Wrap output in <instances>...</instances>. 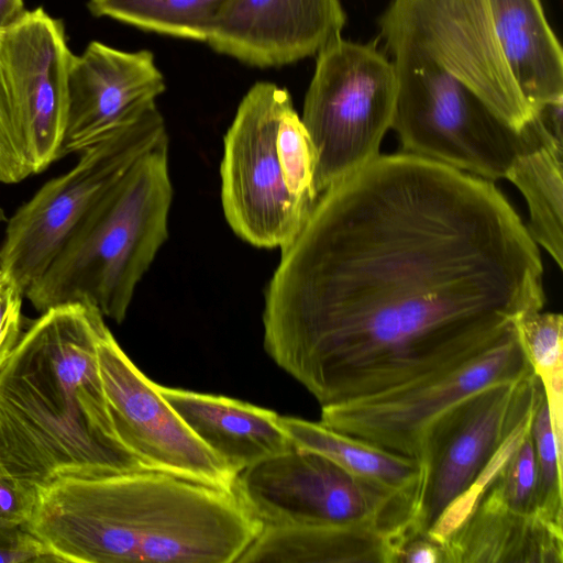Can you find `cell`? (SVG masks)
<instances>
[{"instance_id":"obj_5","label":"cell","mask_w":563,"mask_h":563,"mask_svg":"<svg viewBox=\"0 0 563 563\" xmlns=\"http://www.w3.org/2000/svg\"><path fill=\"white\" fill-rule=\"evenodd\" d=\"M168 136L141 156L79 223L24 297L43 312L86 302L121 323L168 236Z\"/></svg>"},{"instance_id":"obj_12","label":"cell","mask_w":563,"mask_h":563,"mask_svg":"<svg viewBox=\"0 0 563 563\" xmlns=\"http://www.w3.org/2000/svg\"><path fill=\"white\" fill-rule=\"evenodd\" d=\"M533 372L515 325L478 355L407 385L321 407L320 422L385 450L418 457L426 428L465 397Z\"/></svg>"},{"instance_id":"obj_13","label":"cell","mask_w":563,"mask_h":563,"mask_svg":"<svg viewBox=\"0 0 563 563\" xmlns=\"http://www.w3.org/2000/svg\"><path fill=\"white\" fill-rule=\"evenodd\" d=\"M97 362L117 437L146 470L234 490L236 476L131 361L109 328L98 340Z\"/></svg>"},{"instance_id":"obj_24","label":"cell","mask_w":563,"mask_h":563,"mask_svg":"<svg viewBox=\"0 0 563 563\" xmlns=\"http://www.w3.org/2000/svg\"><path fill=\"white\" fill-rule=\"evenodd\" d=\"M482 493L516 512L538 514L537 464L530 422Z\"/></svg>"},{"instance_id":"obj_4","label":"cell","mask_w":563,"mask_h":563,"mask_svg":"<svg viewBox=\"0 0 563 563\" xmlns=\"http://www.w3.org/2000/svg\"><path fill=\"white\" fill-rule=\"evenodd\" d=\"M379 26L393 58L433 63L515 131L563 103V52L541 0H391Z\"/></svg>"},{"instance_id":"obj_18","label":"cell","mask_w":563,"mask_h":563,"mask_svg":"<svg viewBox=\"0 0 563 563\" xmlns=\"http://www.w3.org/2000/svg\"><path fill=\"white\" fill-rule=\"evenodd\" d=\"M442 551L443 563H562L563 531L539 514L516 512L482 493Z\"/></svg>"},{"instance_id":"obj_2","label":"cell","mask_w":563,"mask_h":563,"mask_svg":"<svg viewBox=\"0 0 563 563\" xmlns=\"http://www.w3.org/2000/svg\"><path fill=\"white\" fill-rule=\"evenodd\" d=\"M92 305L52 307L0 369V472L40 486L148 471L120 442L97 362L107 329Z\"/></svg>"},{"instance_id":"obj_26","label":"cell","mask_w":563,"mask_h":563,"mask_svg":"<svg viewBox=\"0 0 563 563\" xmlns=\"http://www.w3.org/2000/svg\"><path fill=\"white\" fill-rule=\"evenodd\" d=\"M32 175L24 135L0 65V183Z\"/></svg>"},{"instance_id":"obj_1","label":"cell","mask_w":563,"mask_h":563,"mask_svg":"<svg viewBox=\"0 0 563 563\" xmlns=\"http://www.w3.org/2000/svg\"><path fill=\"white\" fill-rule=\"evenodd\" d=\"M539 246L492 180L405 152L321 192L264 292L267 355L321 407L461 364L542 310Z\"/></svg>"},{"instance_id":"obj_20","label":"cell","mask_w":563,"mask_h":563,"mask_svg":"<svg viewBox=\"0 0 563 563\" xmlns=\"http://www.w3.org/2000/svg\"><path fill=\"white\" fill-rule=\"evenodd\" d=\"M391 539L373 529L264 526L238 563H391Z\"/></svg>"},{"instance_id":"obj_15","label":"cell","mask_w":563,"mask_h":563,"mask_svg":"<svg viewBox=\"0 0 563 563\" xmlns=\"http://www.w3.org/2000/svg\"><path fill=\"white\" fill-rule=\"evenodd\" d=\"M164 76L146 49L125 52L93 41L68 71L62 157L80 153L156 107Z\"/></svg>"},{"instance_id":"obj_22","label":"cell","mask_w":563,"mask_h":563,"mask_svg":"<svg viewBox=\"0 0 563 563\" xmlns=\"http://www.w3.org/2000/svg\"><path fill=\"white\" fill-rule=\"evenodd\" d=\"M228 0H89L96 16L143 30L207 42Z\"/></svg>"},{"instance_id":"obj_25","label":"cell","mask_w":563,"mask_h":563,"mask_svg":"<svg viewBox=\"0 0 563 563\" xmlns=\"http://www.w3.org/2000/svg\"><path fill=\"white\" fill-rule=\"evenodd\" d=\"M518 339L534 374L540 379L563 369V318L534 310L514 322Z\"/></svg>"},{"instance_id":"obj_31","label":"cell","mask_w":563,"mask_h":563,"mask_svg":"<svg viewBox=\"0 0 563 563\" xmlns=\"http://www.w3.org/2000/svg\"><path fill=\"white\" fill-rule=\"evenodd\" d=\"M5 219L3 210L0 207V222H2Z\"/></svg>"},{"instance_id":"obj_27","label":"cell","mask_w":563,"mask_h":563,"mask_svg":"<svg viewBox=\"0 0 563 563\" xmlns=\"http://www.w3.org/2000/svg\"><path fill=\"white\" fill-rule=\"evenodd\" d=\"M41 486L0 472V525H30L40 501Z\"/></svg>"},{"instance_id":"obj_9","label":"cell","mask_w":563,"mask_h":563,"mask_svg":"<svg viewBox=\"0 0 563 563\" xmlns=\"http://www.w3.org/2000/svg\"><path fill=\"white\" fill-rule=\"evenodd\" d=\"M166 136L164 119L154 107L80 152L71 169L45 183L9 219L0 269L25 295L96 203Z\"/></svg>"},{"instance_id":"obj_10","label":"cell","mask_w":563,"mask_h":563,"mask_svg":"<svg viewBox=\"0 0 563 563\" xmlns=\"http://www.w3.org/2000/svg\"><path fill=\"white\" fill-rule=\"evenodd\" d=\"M234 492L262 527L345 526L395 538L412 525L418 508V498L388 492L295 446L242 471Z\"/></svg>"},{"instance_id":"obj_29","label":"cell","mask_w":563,"mask_h":563,"mask_svg":"<svg viewBox=\"0 0 563 563\" xmlns=\"http://www.w3.org/2000/svg\"><path fill=\"white\" fill-rule=\"evenodd\" d=\"M24 294L16 283L0 269V369L5 364L22 331Z\"/></svg>"},{"instance_id":"obj_3","label":"cell","mask_w":563,"mask_h":563,"mask_svg":"<svg viewBox=\"0 0 563 563\" xmlns=\"http://www.w3.org/2000/svg\"><path fill=\"white\" fill-rule=\"evenodd\" d=\"M29 527L62 563H238L262 528L234 490L155 471L54 479Z\"/></svg>"},{"instance_id":"obj_23","label":"cell","mask_w":563,"mask_h":563,"mask_svg":"<svg viewBox=\"0 0 563 563\" xmlns=\"http://www.w3.org/2000/svg\"><path fill=\"white\" fill-rule=\"evenodd\" d=\"M530 433L537 464V511L545 520L562 527L563 451L559 448L553 432L541 379L531 410Z\"/></svg>"},{"instance_id":"obj_11","label":"cell","mask_w":563,"mask_h":563,"mask_svg":"<svg viewBox=\"0 0 563 563\" xmlns=\"http://www.w3.org/2000/svg\"><path fill=\"white\" fill-rule=\"evenodd\" d=\"M393 62L398 95L391 129L402 152L492 181L506 178L521 132L433 63L418 57H395Z\"/></svg>"},{"instance_id":"obj_21","label":"cell","mask_w":563,"mask_h":563,"mask_svg":"<svg viewBox=\"0 0 563 563\" xmlns=\"http://www.w3.org/2000/svg\"><path fill=\"white\" fill-rule=\"evenodd\" d=\"M279 422L296 449L321 454L353 475L395 494L418 498L422 465L364 440L306 419L280 416Z\"/></svg>"},{"instance_id":"obj_8","label":"cell","mask_w":563,"mask_h":563,"mask_svg":"<svg viewBox=\"0 0 563 563\" xmlns=\"http://www.w3.org/2000/svg\"><path fill=\"white\" fill-rule=\"evenodd\" d=\"M398 95L393 59L339 37L317 54L301 121L314 152L318 197L378 157Z\"/></svg>"},{"instance_id":"obj_7","label":"cell","mask_w":563,"mask_h":563,"mask_svg":"<svg viewBox=\"0 0 563 563\" xmlns=\"http://www.w3.org/2000/svg\"><path fill=\"white\" fill-rule=\"evenodd\" d=\"M540 378L531 372L489 385L438 416L423 431L422 481L412 523L439 542L461 523L493 477L489 467L508 438L530 417Z\"/></svg>"},{"instance_id":"obj_6","label":"cell","mask_w":563,"mask_h":563,"mask_svg":"<svg viewBox=\"0 0 563 563\" xmlns=\"http://www.w3.org/2000/svg\"><path fill=\"white\" fill-rule=\"evenodd\" d=\"M314 152L287 89L256 82L223 137L221 206L231 230L261 249H283L318 194Z\"/></svg>"},{"instance_id":"obj_14","label":"cell","mask_w":563,"mask_h":563,"mask_svg":"<svg viewBox=\"0 0 563 563\" xmlns=\"http://www.w3.org/2000/svg\"><path fill=\"white\" fill-rule=\"evenodd\" d=\"M73 57L63 22L43 8L27 11L16 24L0 32V65L32 174L62 157Z\"/></svg>"},{"instance_id":"obj_19","label":"cell","mask_w":563,"mask_h":563,"mask_svg":"<svg viewBox=\"0 0 563 563\" xmlns=\"http://www.w3.org/2000/svg\"><path fill=\"white\" fill-rule=\"evenodd\" d=\"M562 104L547 106L520 130L521 143L508 168L523 196L528 233L563 267V136Z\"/></svg>"},{"instance_id":"obj_17","label":"cell","mask_w":563,"mask_h":563,"mask_svg":"<svg viewBox=\"0 0 563 563\" xmlns=\"http://www.w3.org/2000/svg\"><path fill=\"white\" fill-rule=\"evenodd\" d=\"M191 431L238 476L294 448L279 415L242 400L156 385Z\"/></svg>"},{"instance_id":"obj_30","label":"cell","mask_w":563,"mask_h":563,"mask_svg":"<svg viewBox=\"0 0 563 563\" xmlns=\"http://www.w3.org/2000/svg\"><path fill=\"white\" fill-rule=\"evenodd\" d=\"M26 12L23 0H0V32L16 24Z\"/></svg>"},{"instance_id":"obj_16","label":"cell","mask_w":563,"mask_h":563,"mask_svg":"<svg viewBox=\"0 0 563 563\" xmlns=\"http://www.w3.org/2000/svg\"><path fill=\"white\" fill-rule=\"evenodd\" d=\"M345 20L340 0H228L207 43L253 66H282L341 37Z\"/></svg>"},{"instance_id":"obj_28","label":"cell","mask_w":563,"mask_h":563,"mask_svg":"<svg viewBox=\"0 0 563 563\" xmlns=\"http://www.w3.org/2000/svg\"><path fill=\"white\" fill-rule=\"evenodd\" d=\"M62 563L29 525H0V563Z\"/></svg>"}]
</instances>
